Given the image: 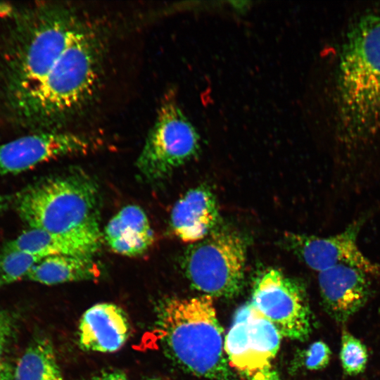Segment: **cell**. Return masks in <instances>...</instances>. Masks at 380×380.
Returning a JSON list of instances; mask_svg holds the SVG:
<instances>
[{
    "label": "cell",
    "instance_id": "1",
    "mask_svg": "<svg viewBox=\"0 0 380 380\" xmlns=\"http://www.w3.org/2000/svg\"><path fill=\"white\" fill-rule=\"evenodd\" d=\"M105 46L103 33L89 21L56 68L8 103L15 118L37 131L61 130L83 113L101 84Z\"/></svg>",
    "mask_w": 380,
    "mask_h": 380
},
{
    "label": "cell",
    "instance_id": "2",
    "mask_svg": "<svg viewBox=\"0 0 380 380\" xmlns=\"http://www.w3.org/2000/svg\"><path fill=\"white\" fill-rule=\"evenodd\" d=\"M336 125L340 141L355 148L380 132V8L349 28L339 55Z\"/></svg>",
    "mask_w": 380,
    "mask_h": 380
},
{
    "label": "cell",
    "instance_id": "3",
    "mask_svg": "<svg viewBox=\"0 0 380 380\" xmlns=\"http://www.w3.org/2000/svg\"><path fill=\"white\" fill-rule=\"evenodd\" d=\"M87 22L75 8L61 3H37L20 12L4 56L8 103L36 87L58 66Z\"/></svg>",
    "mask_w": 380,
    "mask_h": 380
},
{
    "label": "cell",
    "instance_id": "4",
    "mask_svg": "<svg viewBox=\"0 0 380 380\" xmlns=\"http://www.w3.org/2000/svg\"><path fill=\"white\" fill-rule=\"evenodd\" d=\"M156 315L160 347L175 365L198 377L233 380L211 296L166 298L157 305Z\"/></svg>",
    "mask_w": 380,
    "mask_h": 380
},
{
    "label": "cell",
    "instance_id": "5",
    "mask_svg": "<svg viewBox=\"0 0 380 380\" xmlns=\"http://www.w3.org/2000/svg\"><path fill=\"white\" fill-rule=\"evenodd\" d=\"M99 188L89 176L73 171L39 181L21 191L15 207L30 228L101 234Z\"/></svg>",
    "mask_w": 380,
    "mask_h": 380
},
{
    "label": "cell",
    "instance_id": "6",
    "mask_svg": "<svg viewBox=\"0 0 380 380\" xmlns=\"http://www.w3.org/2000/svg\"><path fill=\"white\" fill-rule=\"evenodd\" d=\"M246 245L237 233L213 231L185 252L183 269L190 284L203 295L232 298L243 284Z\"/></svg>",
    "mask_w": 380,
    "mask_h": 380
},
{
    "label": "cell",
    "instance_id": "7",
    "mask_svg": "<svg viewBox=\"0 0 380 380\" xmlns=\"http://www.w3.org/2000/svg\"><path fill=\"white\" fill-rule=\"evenodd\" d=\"M198 149L196 130L172 96H167L148 131L136 165L146 180L156 182L193 158Z\"/></svg>",
    "mask_w": 380,
    "mask_h": 380
},
{
    "label": "cell",
    "instance_id": "8",
    "mask_svg": "<svg viewBox=\"0 0 380 380\" xmlns=\"http://www.w3.org/2000/svg\"><path fill=\"white\" fill-rule=\"evenodd\" d=\"M251 305L281 336L304 341L312 332L311 312L305 285L281 270L262 272L254 286Z\"/></svg>",
    "mask_w": 380,
    "mask_h": 380
},
{
    "label": "cell",
    "instance_id": "9",
    "mask_svg": "<svg viewBox=\"0 0 380 380\" xmlns=\"http://www.w3.org/2000/svg\"><path fill=\"white\" fill-rule=\"evenodd\" d=\"M281 336L274 325L251 303L243 305L236 312L224 339V350L229 365L253 376L270 366L279 350Z\"/></svg>",
    "mask_w": 380,
    "mask_h": 380
},
{
    "label": "cell",
    "instance_id": "10",
    "mask_svg": "<svg viewBox=\"0 0 380 380\" xmlns=\"http://www.w3.org/2000/svg\"><path fill=\"white\" fill-rule=\"evenodd\" d=\"M367 219L366 216H362L343 232L327 237L286 233L284 241L298 259L318 272L344 265L380 277V263L367 257L357 245L358 234Z\"/></svg>",
    "mask_w": 380,
    "mask_h": 380
},
{
    "label": "cell",
    "instance_id": "11",
    "mask_svg": "<svg viewBox=\"0 0 380 380\" xmlns=\"http://www.w3.org/2000/svg\"><path fill=\"white\" fill-rule=\"evenodd\" d=\"M98 145L92 138L61 130L37 131L0 145V174H18L50 160L87 153Z\"/></svg>",
    "mask_w": 380,
    "mask_h": 380
},
{
    "label": "cell",
    "instance_id": "12",
    "mask_svg": "<svg viewBox=\"0 0 380 380\" xmlns=\"http://www.w3.org/2000/svg\"><path fill=\"white\" fill-rule=\"evenodd\" d=\"M367 275L358 268L344 265L319 272L324 308L337 323H346L368 300L370 282Z\"/></svg>",
    "mask_w": 380,
    "mask_h": 380
},
{
    "label": "cell",
    "instance_id": "13",
    "mask_svg": "<svg viewBox=\"0 0 380 380\" xmlns=\"http://www.w3.org/2000/svg\"><path fill=\"white\" fill-rule=\"evenodd\" d=\"M130 334L125 312L110 303H99L82 315L78 327L80 347L86 351L114 353L120 349Z\"/></svg>",
    "mask_w": 380,
    "mask_h": 380
},
{
    "label": "cell",
    "instance_id": "14",
    "mask_svg": "<svg viewBox=\"0 0 380 380\" xmlns=\"http://www.w3.org/2000/svg\"><path fill=\"white\" fill-rule=\"evenodd\" d=\"M218 215L215 196L208 188L201 186L188 191L175 203L170 225L177 238L193 244L213 232Z\"/></svg>",
    "mask_w": 380,
    "mask_h": 380
},
{
    "label": "cell",
    "instance_id": "15",
    "mask_svg": "<svg viewBox=\"0 0 380 380\" xmlns=\"http://www.w3.org/2000/svg\"><path fill=\"white\" fill-rule=\"evenodd\" d=\"M101 234H59L30 228L5 245L40 259L54 255L93 257L101 247Z\"/></svg>",
    "mask_w": 380,
    "mask_h": 380
},
{
    "label": "cell",
    "instance_id": "16",
    "mask_svg": "<svg viewBox=\"0 0 380 380\" xmlns=\"http://www.w3.org/2000/svg\"><path fill=\"white\" fill-rule=\"evenodd\" d=\"M104 238L115 253L138 257L146 253L154 242V232L145 212L139 206L122 208L108 222Z\"/></svg>",
    "mask_w": 380,
    "mask_h": 380
},
{
    "label": "cell",
    "instance_id": "17",
    "mask_svg": "<svg viewBox=\"0 0 380 380\" xmlns=\"http://www.w3.org/2000/svg\"><path fill=\"white\" fill-rule=\"evenodd\" d=\"M100 275V267L93 257L54 255L38 261L25 279L45 285H55L94 280Z\"/></svg>",
    "mask_w": 380,
    "mask_h": 380
},
{
    "label": "cell",
    "instance_id": "18",
    "mask_svg": "<svg viewBox=\"0 0 380 380\" xmlns=\"http://www.w3.org/2000/svg\"><path fill=\"white\" fill-rule=\"evenodd\" d=\"M13 380H63L51 342L34 340L18 360Z\"/></svg>",
    "mask_w": 380,
    "mask_h": 380
},
{
    "label": "cell",
    "instance_id": "19",
    "mask_svg": "<svg viewBox=\"0 0 380 380\" xmlns=\"http://www.w3.org/2000/svg\"><path fill=\"white\" fill-rule=\"evenodd\" d=\"M40 260L22 251L4 246L0 251V286L25 279Z\"/></svg>",
    "mask_w": 380,
    "mask_h": 380
},
{
    "label": "cell",
    "instance_id": "20",
    "mask_svg": "<svg viewBox=\"0 0 380 380\" xmlns=\"http://www.w3.org/2000/svg\"><path fill=\"white\" fill-rule=\"evenodd\" d=\"M340 358L344 372L357 375L365 369L368 354L365 346L347 331H343Z\"/></svg>",
    "mask_w": 380,
    "mask_h": 380
},
{
    "label": "cell",
    "instance_id": "21",
    "mask_svg": "<svg viewBox=\"0 0 380 380\" xmlns=\"http://www.w3.org/2000/svg\"><path fill=\"white\" fill-rule=\"evenodd\" d=\"M331 352L323 341L312 343L301 353V365L309 370H320L329 363Z\"/></svg>",
    "mask_w": 380,
    "mask_h": 380
},
{
    "label": "cell",
    "instance_id": "22",
    "mask_svg": "<svg viewBox=\"0 0 380 380\" xmlns=\"http://www.w3.org/2000/svg\"><path fill=\"white\" fill-rule=\"evenodd\" d=\"M15 328L14 316L7 311L0 310V361L3 353L13 338Z\"/></svg>",
    "mask_w": 380,
    "mask_h": 380
},
{
    "label": "cell",
    "instance_id": "23",
    "mask_svg": "<svg viewBox=\"0 0 380 380\" xmlns=\"http://www.w3.org/2000/svg\"><path fill=\"white\" fill-rule=\"evenodd\" d=\"M90 380H129L126 374L120 370L102 372Z\"/></svg>",
    "mask_w": 380,
    "mask_h": 380
},
{
    "label": "cell",
    "instance_id": "24",
    "mask_svg": "<svg viewBox=\"0 0 380 380\" xmlns=\"http://www.w3.org/2000/svg\"><path fill=\"white\" fill-rule=\"evenodd\" d=\"M251 380H280L278 373L271 366L257 372Z\"/></svg>",
    "mask_w": 380,
    "mask_h": 380
},
{
    "label": "cell",
    "instance_id": "25",
    "mask_svg": "<svg viewBox=\"0 0 380 380\" xmlns=\"http://www.w3.org/2000/svg\"><path fill=\"white\" fill-rule=\"evenodd\" d=\"M13 372L11 366L6 362L0 361V380H13Z\"/></svg>",
    "mask_w": 380,
    "mask_h": 380
},
{
    "label": "cell",
    "instance_id": "26",
    "mask_svg": "<svg viewBox=\"0 0 380 380\" xmlns=\"http://www.w3.org/2000/svg\"><path fill=\"white\" fill-rule=\"evenodd\" d=\"M13 8L8 4L0 2V15L7 16L11 15Z\"/></svg>",
    "mask_w": 380,
    "mask_h": 380
},
{
    "label": "cell",
    "instance_id": "27",
    "mask_svg": "<svg viewBox=\"0 0 380 380\" xmlns=\"http://www.w3.org/2000/svg\"><path fill=\"white\" fill-rule=\"evenodd\" d=\"M4 199L2 196H0V210L3 208L4 205Z\"/></svg>",
    "mask_w": 380,
    "mask_h": 380
},
{
    "label": "cell",
    "instance_id": "28",
    "mask_svg": "<svg viewBox=\"0 0 380 380\" xmlns=\"http://www.w3.org/2000/svg\"><path fill=\"white\" fill-rule=\"evenodd\" d=\"M146 380H163L161 378H159V377H151V378H148Z\"/></svg>",
    "mask_w": 380,
    "mask_h": 380
}]
</instances>
